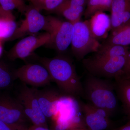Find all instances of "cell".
I'll return each instance as SVG.
<instances>
[{"label":"cell","instance_id":"6da1fadb","mask_svg":"<svg viewBox=\"0 0 130 130\" xmlns=\"http://www.w3.org/2000/svg\"><path fill=\"white\" fill-rule=\"evenodd\" d=\"M41 61L48 71L52 81L56 83L65 95L83 97V82L70 59L58 56L52 58H44Z\"/></svg>","mask_w":130,"mask_h":130},{"label":"cell","instance_id":"7a4b0ae2","mask_svg":"<svg viewBox=\"0 0 130 130\" xmlns=\"http://www.w3.org/2000/svg\"><path fill=\"white\" fill-rule=\"evenodd\" d=\"M83 84V98L91 105L106 112L110 117L115 114L118 109V100L114 81L88 73Z\"/></svg>","mask_w":130,"mask_h":130},{"label":"cell","instance_id":"3957f363","mask_svg":"<svg viewBox=\"0 0 130 130\" xmlns=\"http://www.w3.org/2000/svg\"><path fill=\"white\" fill-rule=\"evenodd\" d=\"M56 123L58 130H66L86 127L79 101L71 96L61 95L55 114L52 118Z\"/></svg>","mask_w":130,"mask_h":130},{"label":"cell","instance_id":"277c9868","mask_svg":"<svg viewBox=\"0 0 130 130\" xmlns=\"http://www.w3.org/2000/svg\"><path fill=\"white\" fill-rule=\"evenodd\" d=\"M128 55L111 58L94 54L84 58L82 62L88 74L100 78L114 79L120 76Z\"/></svg>","mask_w":130,"mask_h":130},{"label":"cell","instance_id":"5b68a950","mask_svg":"<svg viewBox=\"0 0 130 130\" xmlns=\"http://www.w3.org/2000/svg\"><path fill=\"white\" fill-rule=\"evenodd\" d=\"M73 26L72 51L77 59L82 60L89 54L97 52L102 44L93 36L87 20H80Z\"/></svg>","mask_w":130,"mask_h":130},{"label":"cell","instance_id":"8992f818","mask_svg":"<svg viewBox=\"0 0 130 130\" xmlns=\"http://www.w3.org/2000/svg\"><path fill=\"white\" fill-rule=\"evenodd\" d=\"M46 23L43 29L50 35V44H53L59 52L66 51L71 45L73 24L53 16H45Z\"/></svg>","mask_w":130,"mask_h":130},{"label":"cell","instance_id":"52a82bcc","mask_svg":"<svg viewBox=\"0 0 130 130\" xmlns=\"http://www.w3.org/2000/svg\"><path fill=\"white\" fill-rule=\"evenodd\" d=\"M51 37L47 32L38 36L27 37L16 43L8 52V58L12 60L24 59L32 54L36 49L44 44H50Z\"/></svg>","mask_w":130,"mask_h":130},{"label":"cell","instance_id":"ba28073f","mask_svg":"<svg viewBox=\"0 0 130 130\" xmlns=\"http://www.w3.org/2000/svg\"><path fill=\"white\" fill-rule=\"evenodd\" d=\"M14 75L16 79L35 87L45 86L53 81L46 68L38 64L24 65L14 71Z\"/></svg>","mask_w":130,"mask_h":130},{"label":"cell","instance_id":"9c48e42d","mask_svg":"<svg viewBox=\"0 0 130 130\" xmlns=\"http://www.w3.org/2000/svg\"><path fill=\"white\" fill-rule=\"evenodd\" d=\"M26 119L23 105L18 99L0 95V121L9 124H24Z\"/></svg>","mask_w":130,"mask_h":130},{"label":"cell","instance_id":"30bf717a","mask_svg":"<svg viewBox=\"0 0 130 130\" xmlns=\"http://www.w3.org/2000/svg\"><path fill=\"white\" fill-rule=\"evenodd\" d=\"M79 102L85 123L89 130H106L111 127V117L106 112L88 102Z\"/></svg>","mask_w":130,"mask_h":130},{"label":"cell","instance_id":"8fae6325","mask_svg":"<svg viewBox=\"0 0 130 130\" xmlns=\"http://www.w3.org/2000/svg\"><path fill=\"white\" fill-rule=\"evenodd\" d=\"M25 12V18L17 27L9 41L18 39L27 35L35 34L43 29L46 23L45 16L31 6L27 7Z\"/></svg>","mask_w":130,"mask_h":130},{"label":"cell","instance_id":"7c38bea8","mask_svg":"<svg viewBox=\"0 0 130 130\" xmlns=\"http://www.w3.org/2000/svg\"><path fill=\"white\" fill-rule=\"evenodd\" d=\"M33 89L39 105L46 118H52L55 114L58 101L61 95L53 90Z\"/></svg>","mask_w":130,"mask_h":130},{"label":"cell","instance_id":"4fadbf2b","mask_svg":"<svg viewBox=\"0 0 130 130\" xmlns=\"http://www.w3.org/2000/svg\"><path fill=\"white\" fill-rule=\"evenodd\" d=\"M87 20L91 31L97 40L107 38L111 29L110 16L104 12H98Z\"/></svg>","mask_w":130,"mask_h":130},{"label":"cell","instance_id":"5bb4252c","mask_svg":"<svg viewBox=\"0 0 130 130\" xmlns=\"http://www.w3.org/2000/svg\"><path fill=\"white\" fill-rule=\"evenodd\" d=\"M17 99L22 105H25L32 109L37 114L44 126L48 128L46 118L42 112L33 89L29 88L26 84H24Z\"/></svg>","mask_w":130,"mask_h":130},{"label":"cell","instance_id":"9a60e30c","mask_svg":"<svg viewBox=\"0 0 130 130\" xmlns=\"http://www.w3.org/2000/svg\"><path fill=\"white\" fill-rule=\"evenodd\" d=\"M115 89L124 113L130 120V79L117 77L114 79Z\"/></svg>","mask_w":130,"mask_h":130},{"label":"cell","instance_id":"2e32d148","mask_svg":"<svg viewBox=\"0 0 130 130\" xmlns=\"http://www.w3.org/2000/svg\"><path fill=\"white\" fill-rule=\"evenodd\" d=\"M17 27L12 11H6L0 6V40L3 42L9 41Z\"/></svg>","mask_w":130,"mask_h":130},{"label":"cell","instance_id":"e0dca14e","mask_svg":"<svg viewBox=\"0 0 130 130\" xmlns=\"http://www.w3.org/2000/svg\"><path fill=\"white\" fill-rule=\"evenodd\" d=\"M105 43L128 46L130 44V20L115 29L106 39Z\"/></svg>","mask_w":130,"mask_h":130},{"label":"cell","instance_id":"ac0fdd59","mask_svg":"<svg viewBox=\"0 0 130 130\" xmlns=\"http://www.w3.org/2000/svg\"><path fill=\"white\" fill-rule=\"evenodd\" d=\"M84 12V7H76L71 6L65 0L54 12L63 16L73 24L81 20Z\"/></svg>","mask_w":130,"mask_h":130},{"label":"cell","instance_id":"d6986e66","mask_svg":"<svg viewBox=\"0 0 130 130\" xmlns=\"http://www.w3.org/2000/svg\"><path fill=\"white\" fill-rule=\"evenodd\" d=\"M130 48L128 46L104 43L102 44L97 52L94 54L105 57H118L128 54Z\"/></svg>","mask_w":130,"mask_h":130},{"label":"cell","instance_id":"ffe728a7","mask_svg":"<svg viewBox=\"0 0 130 130\" xmlns=\"http://www.w3.org/2000/svg\"><path fill=\"white\" fill-rule=\"evenodd\" d=\"M112 0H88L84 15L85 18H89L96 12L110 11Z\"/></svg>","mask_w":130,"mask_h":130},{"label":"cell","instance_id":"44dd1931","mask_svg":"<svg viewBox=\"0 0 130 130\" xmlns=\"http://www.w3.org/2000/svg\"><path fill=\"white\" fill-rule=\"evenodd\" d=\"M65 0H29L31 6L38 11L54 12Z\"/></svg>","mask_w":130,"mask_h":130},{"label":"cell","instance_id":"7402d4cb","mask_svg":"<svg viewBox=\"0 0 130 130\" xmlns=\"http://www.w3.org/2000/svg\"><path fill=\"white\" fill-rule=\"evenodd\" d=\"M15 79L14 71H11L6 65L0 62V90L11 87Z\"/></svg>","mask_w":130,"mask_h":130},{"label":"cell","instance_id":"603a6c76","mask_svg":"<svg viewBox=\"0 0 130 130\" xmlns=\"http://www.w3.org/2000/svg\"><path fill=\"white\" fill-rule=\"evenodd\" d=\"M0 6L6 11L16 9L21 12H25L27 7L24 0H0Z\"/></svg>","mask_w":130,"mask_h":130},{"label":"cell","instance_id":"cb8c5ba5","mask_svg":"<svg viewBox=\"0 0 130 130\" xmlns=\"http://www.w3.org/2000/svg\"><path fill=\"white\" fill-rule=\"evenodd\" d=\"M130 9V0H112L110 17L118 16Z\"/></svg>","mask_w":130,"mask_h":130},{"label":"cell","instance_id":"d4e9b609","mask_svg":"<svg viewBox=\"0 0 130 130\" xmlns=\"http://www.w3.org/2000/svg\"><path fill=\"white\" fill-rule=\"evenodd\" d=\"M24 124H9L0 121V130H26Z\"/></svg>","mask_w":130,"mask_h":130},{"label":"cell","instance_id":"484cf974","mask_svg":"<svg viewBox=\"0 0 130 130\" xmlns=\"http://www.w3.org/2000/svg\"><path fill=\"white\" fill-rule=\"evenodd\" d=\"M119 77L125 79H130V48L125 65Z\"/></svg>","mask_w":130,"mask_h":130},{"label":"cell","instance_id":"4316f807","mask_svg":"<svg viewBox=\"0 0 130 130\" xmlns=\"http://www.w3.org/2000/svg\"><path fill=\"white\" fill-rule=\"evenodd\" d=\"M112 130H130V120L125 124Z\"/></svg>","mask_w":130,"mask_h":130},{"label":"cell","instance_id":"83f0119b","mask_svg":"<svg viewBox=\"0 0 130 130\" xmlns=\"http://www.w3.org/2000/svg\"><path fill=\"white\" fill-rule=\"evenodd\" d=\"M28 130H51L43 126L33 125L28 128Z\"/></svg>","mask_w":130,"mask_h":130},{"label":"cell","instance_id":"f1b7e54d","mask_svg":"<svg viewBox=\"0 0 130 130\" xmlns=\"http://www.w3.org/2000/svg\"><path fill=\"white\" fill-rule=\"evenodd\" d=\"M66 130H89L87 127H77V128H71V129H68Z\"/></svg>","mask_w":130,"mask_h":130},{"label":"cell","instance_id":"f546056e","mask_svg":"<svg viewBox=\"0 0 130 130\" xmlns=\"http://www.w3.org/2000/svg\"><path fill=\"white\" fill-rule=\"evenodd\" d=\"M3 52V41L0 40V58L2 55Z\"/></svg>","mask_w":130,"mask_h":130},{"label":"cell","instance_id":"4dcf8cb0","mask_svg":"<svg viewBox=\"0 0 130 130\" xmlns=\"http://www.w3.org/2000/svg\"><path fill=\"white\" fill-rule=\"evenodd\" d=\"M28 130V129H27V130Z\"/></svg>","mask_w":130,"mask_h":130}]
</instances>
